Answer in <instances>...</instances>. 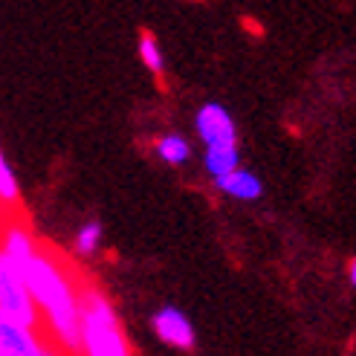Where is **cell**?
Listing matches in <instances>:
<instances>
[{"label": "cell", "instance_id": "6da1fadb", "mask_svg": "<svg viewBox=\"0 0 356 356\" xmlns=\"http://www.w3.org/2000/svg\"><path fill=\"white\" fill-rule=\"evenodd\" d=\"M26 287L41 313L44 333L67 356H81V278L58 249L38 241L24 266Z\"/></svg>", "mask_w": 356, "mask_h": 356}, {"label": "cell", "instance_id": "7a4b0ae2", "mask_svg": "<svg viewBox=\"0 0 356 356\" xmlns=\"http://www.w3.org/2000/svg\"><path fill=\"white\" fill-rule=\"evenodd\" d=\"M81 356H134L119 313L99 284H81Z\"/></svg>", "mask_w": 356, "mask_h": 356}, {"label": "cell", "instance_id": "3957f363", "mask_svg": "<svg viewBox=\"0 0 356 356\" xmlns=\"http://www.w3.org/2000/svg\"><path fill=\"white\" fill-rule=\"evenodd\" d=\"M0 316L9 318L15 325L44 330L41 313L32 301L24 270L3 252V249H0Z\"/></svg>", "mask_w": 356, "mask_h": 356}, {"label": "cell", "instance_id": "277c9868", "mask_svg": "<svg viewBox=\"0 0 356 356\" xmlns=\"http://www.w3.org/2000/svg\"><path fill=\"white\" fill-rule=\"evenodd\" d=\"M0 350L6 356H67L44 330L15 325L3 316H0Z\"/></svg>", "mask_w": 356, "mask_h": 356}, {"label": "cell", "instance_id": "5b68a950", "mask_svg": "<svg viewBox=\"0 0 356 356\" xmlns=\"http://www.w3.org/2000/svg\"><path fill=\"white\" fill-rule=\"evenodd\" d=\"M194 131L206 148L211 145H238V128L229 111L218 102H209L194 116Z\"/></svg>", "mask_w": 356, "mask_h": 356}, {"label": "cell", "instance_id": "8992f818", "mask_svg": "<svg viewBox=\"0 0 356 356\" xmlns=\"http://www.w3.org/2000/svg\"><path fill=\"white\" fill-rule=\"evenodd\" d=\"M151 327L156 333V339L163 345H171L177 350H191L197 345V333H194V325L188 322V316L180 307H159L151 318Z\"/></svg>", "mask_w": 356, "mask_h": 356}, {"label": "cell", "instance_id": "52a82bcc", "mask_svg": "<svg viewBox=\"0 0 356 356\" xmlns=\"http://www.w3.org/2000/svg\"><path fill=\"white\" fill-rule=\"evenodd\" d=\"M215 186L223 194H229L232 200H243V203H252V200H258L264 194V183L258 180L252 171H246L241 165L235 171H229L226 177H220V180H215Z\"/></svg>", "mask_w": 356, "mask_h": 356}, {"label": "cell", "instance_id": "ba28073f", "mask_svg": "<svg viewBox=\"0 0 356 356\" xmlns=\"http://www.w3.org/2000/svg\"><path fill=\"white\" fill-rule=\"evenodd\" d=\"M238 165H241L238 145H211L203 154V168H206V174L211 177V180H220V177L235 171Z\"/></svg>", "mask_w": 356, "mask_h": 356}, {"label": "cell", "instance_id": "9c48e42d", "mask_svg": "<svg viewBox=\"0 0 356 356\" xmlns=\"http://www.w3.org/2000/svg\"><path fill=\"white\" fill-rule=\"evenodd\" d=\"M154 148H156V156L163 159L165 165H186L188 156H191L188 139L180 136V134H165V136H159Z\"/></svg>", "mask_w": 356, "mask_h": 356}, {"label": "cell", "instance_id": "30bf717a", "mask_svg": "<svg viewBox=\"0 0 356 356\" xmlns=\"http://www.w3.org/2000/svg\"><path fill=\"white\" fill-rule=\"evenodd\" d=\"M0 209H3L6 215L9 211H17V215H21V188H17L15 171L6 163L3 151H0Z\"/></svg>", "mask_w": 356, "mask_h": 356}, {"label": "cell", "instance_id": "8fae6325", "mask_svg": "<svg viewBox=\"0 0 356 356\" xmlns=\"http://www.w3.org/2000/svg\"><path fill=\"white\" fill-rule=\"evenodd\" d=\"M99 243H102V223H99V220L81 223L79 232H76V241H73L76 252H79L81 258H90V255L99 252Z\"/></svg>", "mask_w": 356, "mask_h": 356}, {"label": "cell", "instance_id": "7c38bea8", "mask_svg": "<svg viewBox=\"0 0 356 356\" xmlns=\"http://www.w3.org/2000/svg\"><path fill=\"white\" fill-rule=\"evenodd\" d=\"M139 58H142V64H145L151 73H163L165 70V58H163V49H159V44H156V38L151 32H142L139 35Z\"/></svg>", "mask_w": 356, "mask_h": 356}, {"label": "cell", "instance_id": "4fadbf2b", "mask_svg": "<svg viewBox=\"0 0 356 356\" xmlns=\"http://www.w3.org/2000/svg\"><path fill=\"white\" fill-rule=\"evenodd\" d=\"M348 281H350V287L356 290V258H353L350 266H348Z\"/></svg>", "mask_w": 356, "mask_h": 356}, {"label": "cell", "instance_id": "5bb4252c", "mask_svg": "<svg viewBox=\"0 0 356 356\" xmlns=\"http://www.w3.org/2000/svg\"><path fill=\"white\" fill-rule=\"evenodd\" d=\"M0 356H6V353H3V350H0Z\"/></svg>", "mask_w": 356, "mask_h": 356}]
</instances>
